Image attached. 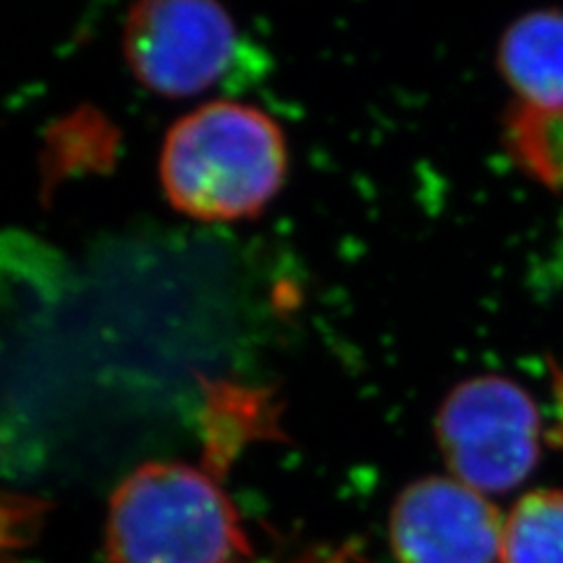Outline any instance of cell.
<instances>
[{"label":"cell","instance_id":"cell-7","mask_svg":"<svg viewBox=\"0 0 563 563\" xmlns=\"http://www.w3.org/2000/svg\"><path fill=\"white\" fill-rule=\"evenodd\" d=\"M500 563H563V490H533L503 526Z\"/></svg>","mask_w":563,"mask_h":563},{"label":"cell","instance_id":"cell-6","mask_svg":"<svg viewBox=\"0 0 563 563\" xmlns=\"http://www.w3.org/2000/svg\"><path fill=\"white\" fill-rule=\"evenodd\" d=\"M498 59L519 101L563 106V12L521 16L507 29Z\"/></svg>","mask_w":563,"mask_h":563},{"label":"cell","instance_id":"cell-9","mask_svg":"<svg viewBox=\"0 0 563 563\" xmlns=\"http://www.w3.org/2000/svg\"><path fill=\"white\" fill-rule=\"evenodd\" d=\"M556 380V401H559V422L556 428L552 430V442L559 444L563 449V374L554 376Z\"/></svg>","mask_w":563,"mask_h":563},{"label":"cell","instance_id":"cell-2","mask_svg":"<svg viewBox=\"0 0 563 563\" xmlns=\"http://www.w3.org/2000/svg\"><path fill=\"white\" fill-rule=\"evenodd\" d=\"M106 552L111 563H240L250 542L214 474L163 461L136 467L115 488Z\"/></svg>","mask_w":563,"mask_h":563},{"label":"cell","instance_id":"cell-1","mask_svg":"<svg viewBox=\"0 0 563 563\" xmlns=\"http://www.w3.org/2000/svg\"><path fill=\"white\" fill-rule=\"evenodd\" d=\"M287 141L256 106L211 101L174 122L161 181L174 209L198 221L252 219L285 184Z\"/></svg>","mask_w":563,"mask_h":563},{"label":"cell","instance_id":"cell-3","mask_svg":"<svg viewBox=\"0 0 563 563\" xmlns=\"http://www.w3.org/2000/svg\"><path fill=\"white\" fill-rule=\"evenodd\" d=\"M437 442L453 479L479 493L509 490L538 463V407L515 380L470 378L439 409Z\"/></svg>","mask_w":563,"mask_h":563},{"label":"cell","instance_id":"cell-8","mask_svg":"<svg viewBox=\"0 0 563 563\" xmlns=\"http://www.w3.org/2000/svg\"><path fill=\"white\" fill-rule=\"evenodd\" d=\"M507 148L517 163L550 188L563 186V106L517 101L507 115Z\"/></svg>","mask_w":563,"mask_h":563},{"label":"cell","instance_id":"cell-4","mask_svg":"<svg viewBox=\"0 0 563 563\" xmlns=\"http://www.w3.org/2000/svg\"><path fill=\"white\" fill-rule=\"evenodd\" d=\"M122 49L141 85L181 99L225 76L238 49V29L211 0H146L130 10Z\"/></svg>","mask_w":563,"mask_h":563},{"label":"cell","instance_id":"cell-5","mask_svg":"<svg viewBox=\"0 0 563 563\" xmlns=\"http://www.w3.org/2000/svg\"><path fill=\"white\" fill-rule=\"evenodd\" d=\"M503 526L484 493L457 479L426 477L395 500L390 540L399 563H496Z\"/></svg>","mask_w":563,"mask_h":563}]
</instances>
